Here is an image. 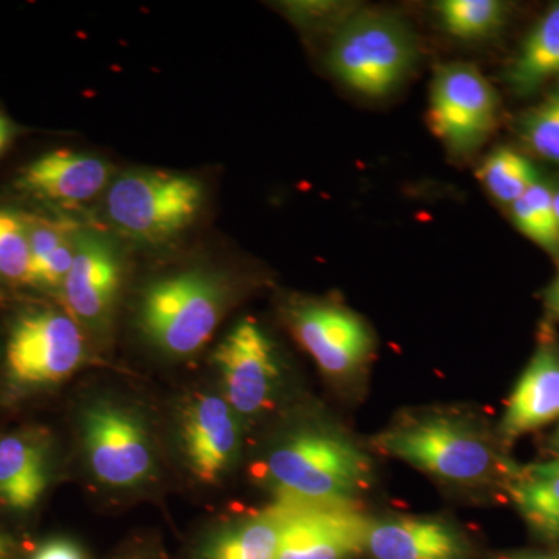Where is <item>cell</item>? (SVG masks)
Here are the masks:
<instances>
[{"mask_svg": "<svg viewBox=\"0 0 559 559\" xmlns=\"http://www.w3.org/2000/svg\"><path fill=\"white\" fill-rule=\"evenodd\" d=\"M499 100L495 87L465 62L437 70L430 87L429 120L437 138L457 153L476 150L495 130Z\"/></svg>", "mask_w": 559, "mask_h": 559, "instance_id": "cell-7", "label": "cell"}, {"mask_svg": "<svg viewBox=\"0 0 559 559\" xmlns=\"http://www.w3.org/2000/svg\"><path fill=\"white\" fill-rule=\"evenodd\" d=\"M381 450L439 479L474 484L496 468V454L479 432L450 417L412 419L378 439Z\"/></svg>", "mask_w": 559, "mask_h": 559, "instance_id": "cell-4", "label": "cell"}, {"mask_svg": "<svg viewBox=\"0 0 559 559\" xmlns=\"http://www.w3.org/2000/svg\"><path fill=\"white\" fill-rule=\"evenodd\" d=\"M7 555V544L5 540L2 539V536H0V559L5 557Z\"/></svg>", "mask_w": 559, "mask_h": 559, "instance_id": "cell-32", "label": "cell"}, {"mask_svg": "<svg viewBox=\"0 0 559 559\" xmlns=\"http://www.w3.org/2000/svg\"><path fill=\"white\" fill-rule=\"evenodd\" d=\"M33 559H84V557L79 546L61 539L51 540V543L40 547Z\"/></svg>", "mask_w": 559, "mask_h": 559, "instance_id": "cell-28", "label": "cell"}, {"mask_svg": "<svg viewBox=\"0 0 559 559\" xmlns=\"http://www.w3.org/2000/svg\"><path fill=\"white\" fill-rule=\"evenodd\" d=\"M119 283L120 261L110 242L97 235H80L64 282L70 311L86 322H100L116 299Z\"/></svg>", "mask_w": 559, "mask_h": 559, "instance_id": "cell-14", "label": "cell"}, {"mask_svg": "<svg viewBox=\"0 0 559 559\" xmlns=\"http://www.w3.org/2000/svg\"><path fill=\"white\" fill-rule=\"evenodd\" d=\"M479 178L496 200L510 205L539 180L532 162L511 148L492 151L480 165Z\"/></svg>", "mask_w": 559, "mask_h": 559, "instance_id": "cell-22", "label": "cell"}, {"mask_svg": "<svg viewBox=\"0 0 559 559\" xmlns=\"http://www.w3.org/2000/svg\"><path fill=\"white\" fill-rule=\"evenodd\" d=\"M224 289L202 272H182L154 283L142 304V326L157 347L191 355L207 344L223 314Z\"/></svg>", "mask_w": 559, "mask_h": 559, "instance_id": "cell-5", "label": "cell"}, {"mask_svg": "<svg viewBox=\"0 0 559 559\" xmlns=\"http://www.w3.org/2000/svg\"><path fill=\"white\" fill-rule=\"evenodd\" d=\"M2 117H3L2 114H0V119H2Z\"/></svg>", "mask_w": 559, "mask_h": 559, "instance_id": "cell-36", "label": "cell"}, {"mask_svg": "<svg viewBox=\"0 0 559 559\" xmlns=\"http://www.w3.org/2000/svg\"><path fill=\"white\" fill-rule=\"evenodd\" d=\"M264 469L282 499L353 503L369 487L371 465L340 433L308 430L275 448Z\"/></svg>", "mask_w": 559, "mask_h": 559, "instance_id": "cell-1", "label": "cell"}, {"mask_svg": "<svg viewBox=\"0 0 559 559\" xmlns=\"http://www.w3.org/2000/svg\"><path fill=\"white\" fill-rule=\"evenodd\" d=\"M108 162L79 151L57 150L28 164L17 179L33 197L61 204H79L97 197L108 186Z\"/></svg>", "mask_w": 559, "mask_h": 559, "instance_id": "cell-12", "label": "cell"}, {"mask_svg": "<svg viewBox=\"0 0 559 559\" xmlns=\"http://www.w3.org/2000/svg\"><path fill=\"white\" fill-rule=\"evenodd\" d=\"M300 344L331 374H347L369 359L373 337L358 316L336 305L310 304L293 312Z\"/></svg>", "mask_w": 559, "mask_h": 559, "instance_id": "cell-11", "label": "cell"}, {"mask_svg": "<svg viewBox=\"0 0 559 559\" xmlns=\"http://www.w3.org/2000/svg\"><path fill=\"white\" fill-rule=\"evenodd\" d=\"M555 212H557V219L559 226V190L555 191Z\"/></svg>", "mask_w": 559, "mask_h": 559, "instance_id": "cell-33", "label": "cell"}, {"mask_svg": "<svg viewBox=\"0 0 559 559\" xmlns=\"http://www.w3.org/2000/svg\"><path fill=\"white\" fill-rule=\"evenodd\" d=\"M92 471L112 487L139 484L153 465L148 439L138 421L114 407H95L84 425Z\"/></svg>", "mask_w": 559, "mask_h": 559, "instance_id": "cell-10", "label": "cell"}, {"mask_svg": "<svg viewBox=\"0 0 559 559\" xmlns=\"http://www.w3.org/2000/svg\"><path fill=\"white\" fill-rule=\"evenodd\" d=\"M31 263L25 219L0 210V277L28 282Z\"/></svg>", "mask_w": 559, "mask_h": 559, "instance_id": "cell-24", "label": "cell"}, {"mask_svg": "<svg viewBox=\"0 0 559 559\" xmlns=\"http://www.w3.org/2000/svg\"><path fill=\"white\" fill-rule=\"evenodd\" d=\"M183 443L193 473L204 481H215L237 454V419L227 401L200 396L183 417Z\"/></svg>", "mask_w": 559, "mask_h": 559, "instance_id": "cell-13", "label": "cell"}, {"mask_svg": "<svg viewBox=\"0 0 559 559\" xmlns=\"http://www.w3.org/2000/svg\"><path fill=\"white\" fill-rule=\"evenodd\" d=\"M11 134H13V127H11L10 120L5 116L0 119V156L3 151L9 146Z\"/></svg>", "mask_w": 559, "mask_h": 559, "instance_id": "cell-30", "label": "cell"}, {"mask_svg": "<svg viewBox=\"0 0 559 559\" xmlns=\"http://www.w3.org/2000/svg\"><path fill=\"white\" fill-rule=\"evenodd\" d=\"M75 252L76 238L75 240L72 238L50 252L49 255L32 261L28 282L43 286H57L60 283L64 285L73 260H75Z\"/></svg>", "mask_w": 559, "mask_h": 559, "instance_id": "cell-26", "label": "cell"}, {"mask_svg": "<svg viewBox=\"0 0 559 559\" xmlns=\"http://www.w3.org/2000/svg\"><path fill=\"white\" fill-rule=\"evenodd\" d=\"M559 75V3L540 17L522 43L509 70V81L520 94L538 90Z\"/></svg>", "mask_w": 559, "mask_h": 559, "instance_id": "cell-18", "label": "cell"}, {"mask_svg": "<svg viewBox=\"0 0 559 559\" xmlns=\"http://www.w3.org/2000/svg\"><path fill=\"white\" fill-rule=\"evenodd\" d=\"M511 498L538 532L559 536V471L544 463L527 469V476L514 481Z\"/></svg>", "mask_w": 559, "mask_h": 559, "instance_id": "cell-19", "label": "cell"}, {"mask_svg": "<svg viewBox=\"0 0 559 559\" xmlns=\"http://www.w3.org/2000/svg\"><path fill=\"white\" fill-rule=\"evenodd\" d=\"M366 550L374 559L468 558V546L457 530L429 518L371 522Z\"/></svg>", "mask_w": 559, "mask_h": 559, "instance_id": "cell-15", "label": "cell"}, {"mask_svg": "<svg viewBox=\"0 0 559 559\" xmlns=\"http://www.w3.org/2000/svg\"><path fill=\"white\" fill-rule=\"evenodd\" d=\"M44 457L22 437L0 439V496L16 510H31L46 489Z\"/></svg>", "mask_w": 559, "mask_h": 559, "instance_id": "cell-17", "label": "cell"}, {"mask_svg": "<svg viewBox=\"0 0 559 559\" xmlns=\"http://www.w3.org/2000/svg\"><path fill=\"white\" fill-rule=\"evenodd\" d=\"M559 418V355L540 348L514 385L502 419L507 439H516Z\"/></svg>", "mask_w": 559, "mask_h": 559, "instance_id": "cell-16", "label": "cell"}, {"mask_svg": "<svg viewBox=\"0 0 559 559\" xmlns=\"http://www.w3.org/2000/svg\"><path fill=\"white\" fill-rule=\"evenodd\" d=\"M204 202L200 180L178 173L134 170L110 186L106 212L114 226L140 241L159 242L187 229Z\"/></svg>", "mask_w": 559, "mask_h": 559, "instance_id": "cell-3", "label": "cell"}, {"mask_svg": "<svg viewBox=\"0 0 559 559\" xmlns=\"http://www.w3.org/2000/svg\"><path fill=\"white\" fill-rule=\"evenodd\" d=\"M547 307L559 316V271L546 294Z\"/></svg>", "mask_w": 559, "mask_h": 559, "instance_id": "cell-29", "label": "cell"}, {"mask_svg": "<svg viewBox=\"0 0 559 559\" xmlns=\"http://www.w3.org/2000/svg\"><path fill=\"white\" fill-rule=\"evenodd\" d=\"M437 11L444 31L460 39L484 38L506 16V7L498 0H443Z\"/></svg>", "mask_w": 559, "mask_h": 559, "instance_id": "cell-23", "label": "cell"}, {"mask_svg": "<svg viewBox=\"0 0 559 559\" xmlns=\"http://www.w3.org/2000/svg\"><path fill=\"white\" fill-rule=\"evenodd\" d=\"M522 134L536 154L559 164V86L525 116Z\"/></svg>", "mask_w": 559, "mask_h": 559, "instance_id": "cell-25", "label": "cell"}, {"mask_svg": "<svg viewBox=\"0 0 559 559\" xmlns=\"http://www.w3.org/2000/svg\"><path fill=\"white\" fill-rule=\"evenodd\" d=\"M84 358L79 323L57 311L25 316L11 331L7 364L22 384H49L68 378Z\"/></svg>", "mask_w": 559, "mask_h": 559, "instance_id": "cell-8", "label": "cell"}, {"mask_svg": "<svg viewBox=\"0 0 559 559\" xmlns=\"http://www.w3.org/2000/svg\"><path fill=\"white\" fill-rule=\"evenodd\" d=\"M513 559H559V554H533V555H522V557H516Z\"/></svg>", "mask_w": 559, "mask_h": 559, "instance_id": "cell-31", "label": "cell"}, {"mask_svg": "<svg viewBox=\"0 0 559 559\" xmlns=\"http://www.w3.org/2000/svg\"><path fill=\"white\" fill-rule=\"evenodd\" d=\"M518 229L540 248L555 252L559 248V226L555 212V191L536 180L510 205Z\"/></svg>", "mask_w": 559, "mask_h": 559, "instance_id": "cell-21", "label": "cell"}, {"mask_svg": "<svg viewBox=\"0 0 559 559\" xmlns=\"http://www.w3.org/2000/svg\"><path fill=\"white\" fill-rule=\"evenodd\" d=\"M25 226H27L32 261L49 255L66 241L72 240V234L75 231L72 224L55 219H25Z\"/></svg>", "mask_w": 559, "mask_h": 559, "instance_id": "cell-27", "label": "cell"}, {"mask_svg": "<svg viewBox=\"0 0 559 559\" xmlns=\"http://www.w3.org/2000/svg\"><path fill=\"white\" fill-rule=\"evenodd\" d=\"M278 522L271 511L223 533L209 551V559H277Z\"/></svg>", "mask_w": 559, "mask_h": 559, "instance_id": "cell-20", "label": "cell"}, {"mask_svg": "<svg viewBox=\"0 0 559 559\" xmlns=\"http://www.w3.org/2000/svg\"><path fill=\"white\" fill-rule=\"evenodd\" d=\"M554 443H555V447L559 448V428L557 430V433H555Z\"/></svg>", "mask_w": 559, "mask_h": 559, "instance_id": "cell-35", "label": "cell"}, {"mask_svg": "<svg viewBox=\"0 0 559 559\" xmlns=\"http://www.w3.org/2000/svg\"><path fill=\"white\" fill-rule=\"evenodd\" d=\"M544 465H546L547 468L559 471V459L558 460H554V462L544 463Z\"/></svg>", "mask_w": 559, "mask_h": 559, "instance_id": "cell-34", "label": "cell"}, {"mask_svg": "<svg viewBox=\"0 0 559 559\" xmlns=\"http://www.w3.org/2000/svg\"><path fill=\"white\" fill-rule=\"evenodd\" d=\"M417 58L409 28L385 13L349 17L331 44L330 66L349 90L366 97H385L396 90Z\"/></svg>", "mask_w": 559, "mask_h": 559, "instance_id": "cell-2", "label": "cell"}, {"mask_svg": "<svg viewBox=\"0 0 559 559\" xmlns=\"http://www.w3.org/2000/svg\"><path fill=\"white\" fill-rule=\"evenodd\" d=\"M270 511L280 527L277 559H348L367 549L373 521L353 503L280 498Z\"/></svg>", "mask_w": 559, "mask_h": 559, "instance_id": "cell-6", "label": "cell"}, {"mask_svg": "<svg viewBox=\"0 0 559 559\" xmlns=\"http://www.w3.org/2000/svg\"><path fill=\"white\" fill-rule=\"evenodd\" d=\"M227 403L238 414H259L271 404L278 382L274 347L259 323L245 319L215 353Z\"/></svg>", "mask_w": 559, "mask_h": 559, "instance_id": "cell-9", "label": "cell"}]
</instances>
